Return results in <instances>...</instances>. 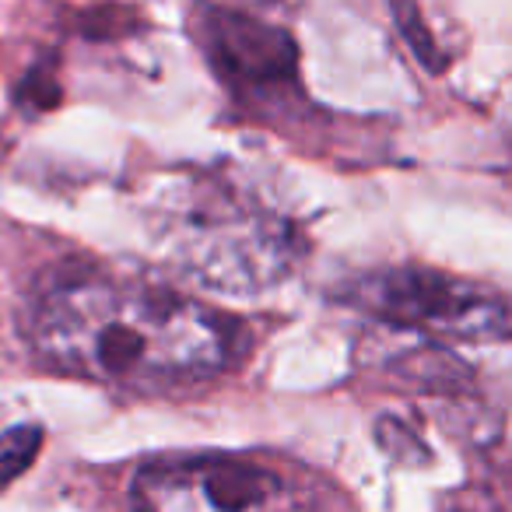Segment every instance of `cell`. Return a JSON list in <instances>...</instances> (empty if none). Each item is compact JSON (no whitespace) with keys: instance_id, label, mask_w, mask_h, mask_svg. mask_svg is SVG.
I'll return each mask as SVG.
<instances>
[{"instance_id":"obj_4","label":"cell","mask_w":512,"mask_h":512,"mask_svg":"<svg viewBox=\"0 0 512 512\" xmlns=\"http://www.w3.org/2000/svg\"><path fill=\"white\" fill-rule=\"evenodd\" d=\"M134 502L162 512H211V509H278L288 505L285 481L260 463L235 456H193L158 460L134 477Z\"/></svg>"},{"instance_id":"obj_3","label":"cell","mask_w":512,"mask_h":512,"mask_svg":"<svg viewBox=\"0 0 512 512\" xmlns=\"http://www.w3.org/2000/svg\"><path fill=\"white\" fill-rule=\"evenodd\" d=\"M344 299L379 320L449 341H512V295L435 271H379Z\"/></svg>"},{"instance_id":"obj_6","label":"cell","mask_w":512,"mask_h":512,"mask_svg":"<svg viewBox=\"0 0 512 512\" xmlns=\"http://www.w3.org/2000/svg\"><path fill=\"white\" fill-rule=\"evenodd\" d=\"M39 446H43V428L39 425H15L0 435V491L32 467Z\"/></svg>"},{"instance_id":"obj_2","label":"cell","mask_w":512,"mask_h":512,"mask_svg":"<svg viewBox=\"0 0 512 512\" xmlns=\"http://www.w3.org/2000/svg\"><path fill=\"white\" fill-rule=\"evenodd\" d=\"M169 253L193 281L218 292H260L292 271V228L214 183L193 186L165 221Z\"/></svg>"},{"instance_id":"obj_5","label":"cell","mask_w":512,"mask_h":512,"mask_svg":"<svg viewBox=\"0 0 512 512\" xmlns=\"http://www.w3.org/2000/svg\"><path fill=\"white\" fill-rule=\"evenodd\" d=\"M211 50L225 71L242 81H274L292 71L295 50L281 32L264 29L239 15H218L211 22Z\"/></svg>"},{"instance_id":"obj_1","label":"cell","mask_w":512,"mask_h":512,"mask_svg":"<svg viewBox=\"0 0 512 512\" xmlns=\"http://www.w3.org/2000/svg\"><path fill=\"white\" fill-rule=\"evenodd\" d=\"M29 341L46 365L71 376L123 390H172L228 369L239 327L165 288L71 278L36 299Z\"/></svg>"}]
</instances>
